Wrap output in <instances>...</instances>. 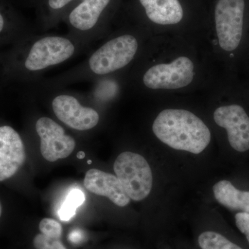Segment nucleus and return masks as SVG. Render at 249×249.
<instances>
[{
    "label": "nucleus",
    "instance_id": "20e7f679",
    "mask_svg": "<svg viewBox=\"0 0 249 249\" xmlns=\"http://www.w3.org/2000/svg\"><path fill=\"white\" fill-rule=\"evenodd\" d=\"M114 170L130 199L142 201L150 195L153 177L150 165L142 155L123 152L114 162Z\"/></svg>",
    "mask_w": 249,
    "mask_h": 249
},
{
    "label": "nucleus",
    "instance_id": "393cba45",
    "mask_svg": "<svg viewBox=\"0 0 249 249\" xmlns=\"http://www.w3.org/2000/svg\"><path fill=\"white\" fill-rule=\"evenodd\" d=\"M88 163H91V160H89V161H88Z\"/></svg>",
    "mask_w": 249,
    "mask_h": 249
},
{
    "label": "nucleus",
    "instance_id": "7ed1b4c3",
    "mask_svg": "<svg viewBox=\"0 0 249 249\" xmlns=\"http://www.w3.org/2000/svg\"><path fill=\"white\" fill-rule=\"evenodd\" d=\"M138 49V40L133 36L125 34L114 37L91 54L87 69L91 74L106 76L129 65Z\"/></svg>",
    "mask_w": 249,
    "mask_h": 249
},
{
    "label": "nucleus",
    "instance_id": "4468645a",
    "mask_svg": "<svg viewBox=\"0 0 249 249\" xmlns=\"http://www.w3.org/2000/svg\"><path fill=\"white\" fill-rule=\"evenodd\" d=\"M213 190L216 200L224 207L232 211L249 213V191L237 189L227 180L215 183Z\"/></svg>",
    "mask_w": 249,
    "mask_h": 249
},
{
    "label": "nucleus",
    "instance_id": "9d476101",
    "mask_svg": "<svg viewBox=\"0 0 249 249\" xmlns=\"http://www.w3.org/2000/svg\"><path fill=\"white\" fill-rule=\"evenodd\" d=\"M26 151L19 134L11 126L0 127V181L12 178L24 163Z\"/></svg>",
    "mask_w": 249,
    "mask_h": 249
},
{
    "label": "nucleus",
    "instance_id": "5701e85b",
    "mask_svg": "<svg viewBox=\"0 0 249 249\" xmlns=\"http://www.w3.org/2000/svg\"><path fill=\"white\" fill-rule=\"evenodd\" d=\"M85 157V155L84 152L82 151L78 152V155H77V157H78V159H80V160L84 158Z\"/></svg>",
    "mask_w": 249,
    "mask_h": 249
},
{
    "label": "nucleus",
    "instance_id": "a211bd4d",
    "mask_svg": "<svg viewBox=\"0 0 249 249\" xmlns=\"http://www.w3.org/2000/svg\"><path fill=\"white\" fill-rule=\"evenodd\" d=\"M41 233L60 239L62 235V228L61 224L52 218H44L39 224Z\"/></svg>",
    "mask_w": 249,
    "mask_h": 249
},
{
    "label": "nucleus",
    "instance_id": "b1692460",
    "mask_svg": "<svg viewBox=\"0 0 249 249\" xmlns=\"http://www.w3.org/2000/svg\"><path fill=\"white\" fill-rule=\"evenodd\" d=\"M1 212H2V209H1V205L0 204V217H1Z\"/></svg>",
    "mask_w": 249,
    "mask_h": 249
},
{
    "label": "nucleus",
    "instance_id": "6ab92c4d",
    "mask_svg": "<svg viewBox=\"0 0 249 249\" xmlns=\"http://www.w3.org/2000/svg\"><path fill=\"white\" fill-rule=\"evenodd\" d=\"M235 219L236 226L245 234L249 243V213H238L235 214Z\"/></svg>",
    "mask_w": 249,
    "mask_h": 249
},
{
    "label": "nucleus",
    "instance_id": "2eb2a0df",
    "mask_svg": "<svg viewBox=\"0 0 249 249\" xmlns=\"http://www.w3.org/2000/svg\"><path fill=\"white\" fill-rule=\"evenodd\" d=\"M84 193L78 188H74L69 193L65 201L59 211V217L64 222L71 219L76 214V210L84 203Z\"/></svg>",
    "mask_w": 249,
    "mask_h": 249
},
{
    "label": "nucleus",
    "instance_id": "f3484780",
    "mask_svg": "<svg viewBox=\"0 0 249 249\" xmlns=\"http://www.w3.org/2000/svg\"><path fill=\"white\" fill-rule=\"evenodd\" d=\"M36 249H67L59 238L49 237L44 234H37L34 239Z\"/></svg>",
    "mask_w": 249,
    "mask_h": 249
},
{
    "label": "nucleus",
    "instance_id": "aec40b11",
    "mask_svg": "<svg viewBox=\"0 0 249 249\" xmlns=\"http://www.w3.org/2000/svg\"><path fill=\"white\" fill-rule=\"evenodd\" d=\"M75 0H48V6L53 11H60ZM83 0H81V1Z\"/></svg>",
    "mask_w": 249,
    "mask_h": 249
},
{
    "label": "nucleus",
    "instance_id": "dca6fc26",
    "mask_svg": "<svg viewBox=\"0 0 249 249\" xmlns=\"http://www.w3.org/2000/svg\"><path fill=\"white\" fill-rule=\"evenodd\" d=\"M198 242L201 249H243L224 236L213 231L202 232Z\"/></svg>",
    "mask_w": 249,
    "mask_h": 249
},
{
    "label": "nucleus",
    "instance_id": "0eeeda50",
    "mask_svg": "<svg viewBox=\"0 0 249 249\" xmlns=\"http://www.w3.org/2000/svg\"><path fill=\"white\" fill-rule=\"evenodd\" d=\"M36 129L40 139L41 154L48 161L67 158L74 150V139L67 135L63 127L53 119L45 116L40 118L36 122Z\"/></svg>",
    "mask_w": 249,
    "mask_h": 249
},
{
    "label": "nucleus",
    "instance_id": "f8f14e48",
    "mask_svg": "<svg viewBox=\"0 0 249 249\" xmlns=\"http://www.w3.org/2000/svg\"><path fill=\"white\" fill-rule=\"evenodd\" d=\"M110 1L83 0L70 13V25L78 32L88 33L92 30Z\"/></svg>",
    "mask_w": 249,
    "mask_h": 249
},
{
    "label": "nucleus",
    "instance_id": "6e6552de",
    "mask_svg": "<svg viewBox=\"0 0 249 249\" xmlns=\"http://www.w3.org/2000/svg\"><path fill=\"white\" fill-rule=\"evenodd\" d=\"M52 109L55 116L73 129L87 131L97 125L99 114L94 109L85 107L71 95L62 93L52 101Z\"/></svg>",
    "mask_w": 249,
    "mask_h": 249
},
{
    "label": "nucleus",
    "instance_id": "f03ea898",
    "mask_svg": "<svg viewBox=\"0 0 249 249\" xmlns=\"http://www.w3.org/2000/svg\"><path fill=\"white\" fill-rule=\"evenodd\" d=\"M77 52L74 42L66 37L49 36L33 42L22 60L24 70L29 73L45 71L67 61Z\"/></svg>",
    "mask_w": 249,
    "mask_h": 249
},
{
    "label": "nucleus",
    "instance_id": "1a4fd4ad",
    "mask_svg": "<svg viewBox=\"0 0 249 249\" xmlns=\"http://www.w3.org/2000/svg\"><path fill=\"white\" fill-rule=\"evenodd\" d=\"M214 122L227 129L231 146L236 151L249 150V116L238 105L222 106L214 112Z\"/></svg>",
    "mask_w": 249,
    "mask_h": 249
},
{
    "label": "nucleus",
    "instance_id": "4be33fe9",
    "mask_svg": "<svg viewBox=\"0 0 249 249\" xmlns=\"http://www.w3.org/2000/svg\"><path fill=\"white\" fill-rule=\"evenodd\" d=\"M70 240H71V242L77 243V242L82 240L81 233H80V232L78 231L71 232L70 235Z\"/></svg>",
    "mask_w": 249,
    "mask_h": 249
},
{
    "label": "nucleus",
    "instance_id": "9b49d317",
    "mask_svg": "<svg viewBox=\"0 0 249 249\" xmlns=\"http://www.w3.org/2000/svg\"><path fill=\"white\" fill-rule=\"evenodd\" d=\"M84 186L93 194L106 196L116 206L124 207L130 202V198L124 191L121 181L115 175L98 169L87 172Z\"/></svg>",
    "mask_w": 249,
    "mask_h": 249
},
{
    "label": "nucleus",
    "instance_id": "412c9836",
    "mask_svg": "<svg viewBox=\"0 0 249 249\" xmlns=\"http://www.w3.org/2000/svg\"><path fill=\"white\" fill-rule=\"evenodd\" d=\"M6 27V21L4 15L0 11V37L3 35Z\"/></svg>",
    "mask_w": 249,
    "mask_h": 249
},
{
    "label": "nucleus",
    "instance_id": "ddd939ff",
    "mask_svg": "<svg viewBox=\"0 0 249 249\" xmlns=\"http://www.w3.org/2000/svg\"><path fill=\"white\" fill-rule=\"evenodd\" d=\"M147 18L160 25H172L181 22L182 6L178 0H139Z\"/></svg>",
    "mask_w": 249,
    "mask_h": 249
},
{
    "label": "nucleus",
    "instance_id": "423d86ee",
    "mask_svg": "<svg viewBox=\"0 0 249 249\" xmlns=\"http://www.w3.org/2000/svg\"><path fill=\"white\" fill-rule=\"evenodd\" d=\"M191 59L180 56L168 64L150 67L142 78L144 85L152 89H176L191 84L195 76Z\"/></svg>",
    "mask_w": 249,
    "mask_h": 249
},
{
    "label": "nucleus",
    "instance_id": "39448f33",
    "mask_svg": "<svg viewBox=\"0 0 249 249\" xmlns=\"http://www.w3.org/2000/svg\"><path fill=\"white\" fill-rule=\"evenodd\" d=\"M245 0H218L214 9L216 31L223 50L237 48L243 33Z\"/></svg>",
    "mask_w": 249,
    "mask_h": 249
},
{
    "label": "nucleus",
    "instance_id": "f257e3e1",
    "mask_svg": "<svg viewBox=\"0 0 249 249\" xmlns=\"http://www.w3.org/2000/svg\"><path fill=\"white\" fill-rule=\"evenodd\" d=\"M152 130L168 146L193 154L201 153L211 142V131L207 125L196 114L185 109L160 111L154 121Z\"/></svg>",
    "mask_w": 249,
    "mask_h": 249
}]
</instances>
